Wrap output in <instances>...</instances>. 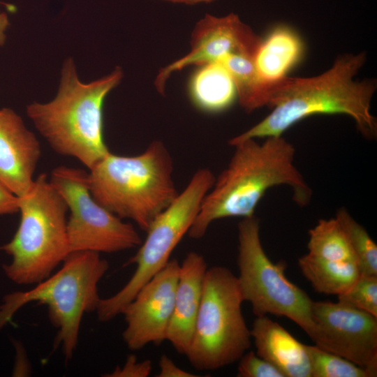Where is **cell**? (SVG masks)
I'll return each mask as SVG.
<instances>
[{"label": "cell", "instance_id": "10", "mask_svg": "<svg viewBox=\"0 0 377 377\" xmlns=\"http://www.w3.org/2000/svg\"><path fill=\"white\" fill-rule=\"evenodd\" d=\"M49 180L70 211L67 234L71 252L112 253L142 244V238L132 224L124 222L93 198L88 172L61 165L52 171Z\"/></svg>", "mask_w": 377, "mask_h": 377}, {"label": "cell", "instance_id": "8", "mask_svg": "<svg viewBox=\"0 0 377 377\" xmlns=\"http://www.w3.org/2000/svg\"><path fill=\"white\" fill-rule=\"evenodd\" d=\"M214 180L209 169H198L184 191L152 221L138 251L125 263L136 265L133 274L115 294L101 299L96 310L98 320L108 322L121 314L138 292L168 264L175 247L188 234Z\"/></svg>", "mask_w": 377, "mask_h": 377}, {"label": "cell", "instance_id": "21", "mask_svg": "<svg viewBox=\"0 0 377 377\" xmlns=\"http://www.w3.org/2000/svg\"><path fill=\"white\" fill-rule=\"evenodd\" d=\"M309 235V254L328 260L357 263L347 236L335 217L319 220Z\"/></svg>", "mask_w": 377, "mask_h": 377}, {"label": "cell", "instance_id": "1", "mask_svg": "<svg viewBox=\"0 0 377 377\" xmlns=\"http://www.w3.org/2000/svg\"><path fill=\"white\" fill-rule=\"evenodd\" d=\"M366 61V54L339 56L324 73L310 77L287 76L274 88L271 112L258 124L231 138L233 146L246 139L281 136L299 121L315 114H344L355 122L367 139L377 136V121L371 112L376 90L374 79L359 80L356 75Z\"/></svg>", "mask_w": 377, "mask_h": 377}, {"label": "cell", "instance_id": "6", "mask_svg": "<svg viewBox=\"0 0 377 377\" xmlns=\"http://www.w3.org/2000/svg\"><path fill=\"white\" fill-rule=\"evenodd\" d=\"M67 205L45 173L19 197L20 221L13 238L0 246L10 256L6 276L19 285H35L50 276L71 253Z\"/></svg>", "mask_w": 377, "mask_h": 377}, {"label": "cell", "instance_id": "13", "mask_svg": "<svg viewBox=\"0 0 377 377\" xmlns=\"http://www.w3.org/2000/svg\"><path fill=\"white\" fill-rule=\"evenodd\" d=\"M262 40L235 13L223 17L207 14L194 27L190 52L161 68L155 79V87L159 93L163 94L170 75L191 65L218 62L234 53L254 56Z\"/></svg>", "mask_w": 377, "mask_h": 377}, {"label": "cell", "instance_id": "17", "mask_svg": "<svg viewBox=\"0 0 377 377\" xmlns=\"http://www.w3.org/2000/svg\"><path fill=\"white\" fill-rule=\"evenodd\" d=\"M302 53L300 37L288 26L276 27L263 39L253 63L258 78L269 90L270 99L274 87L287 77V73L300 59Z\"/></svg>", "mask_w": 377, "mask_h": 377}, {"label": "cell", "instance_id": "14", "mask_svg": "<svg viewBox=\"0 0 377 377\" xmlns=\"http://www.w3.org/2000/svg\"><path fill=\"white\" fill-rule=\"evenodd\" d=\"M41 154L38 140L10 108L0 109V180L17 196L31 188Z\"/></svg>", "mask_w": 377, "mask_h": 377}, {"label": "cell", "instance_id": "28", "mask_svg": "<svg viewBox=\"0 0 377 377\" xmlns=\"http://www.w3.org/2000/svg\"><path fill=\"white\" fill-rule=\"evenodd\" d=\"M159 373L158 377H196L198 376L188 372L180 367L166 355H162L158 362Z\"/></svg>", "mask_w": 377, "mask_h": 377}, {"label": "cell", "instance_id": "20", "mask_svg": "<svg viewBox=\"0 0 377 377\" xmlns=\"http://www.w3.org/2000/svg\"><path fill=\"white\" fill-rule=\"evenodd\" d=\"M253 57L247 54L234 53L218 61L232 76L239 104L248 112L269 106L270 101L269 90L258 77Z\"/></svg>", "mask_w": 377, "mask_h": 377}, {"label": "cell", "instance_id": "7", "mask_svg": "<svg viewBox=\"0 0 377 377\" xmlns=\"http://www.w3.org/2000/svg\"><path fill=\"white\" fill-rule=\"evenodd\" d=\"M237 277L227 267L207 268L191 341L185 355L193 367L214 371L232 364L249 349L250 330L242 311Z\"/></svg>", "mask_w": 377, "mask_h": 377}, {"label": "cell", "instance_id": "30", "mask_svg": "<svg viewBox=\"0 0 377 377\" xmlns=\"http://www.w3.org/2000/svg\"><path fill=\"white\" fill-rule=\"evenodd\" d=\"M173 3H186V4H195L199 3H207L212 2L215 0H164Z\"/></svg>", "mask_w": 377, "mask_h": 377}, {"label": "cell", "instance_id": "4", "mask_svg": "<svg viewBox=\"0 0 377 377\" xmlns=\"http://www.w3.org/2000/svg\"><path fill=\"white\" fill-rule=\"evenodd\" d=\"M89 170L93 198L145 232L179 193L173 180L172 156L161 140H154L136 156L110 151Z\"/></svg>", "mask_w": 377, "mask_h": 377}, {"label": "cell", "instance_id": "19", "mask_svg": "<svg viewBox=\"0 0 377 377\" xmlns=\"http://www.w3.org/2000/svg\"><path fill=\"white\" fill-rule=\"evenodd\" d=\"M298 265L313 289L327 295L338 296L346 292L361 274L354 261L328 260L309 253L299 258Z\"/></svg>", "mask_w": 377, "mask_h": 377}, {"label": "cell", "instance_id": "24", "mask_svg": "<svg viewBox=\"0 0 377 377\" xmlns=\"http://www.w3.org/2000/svg\"><path fill=\"white\" fill-rule=\"evenodd\" d=\"M338 301L377 317V275L360 274Z\"/></svg>", "mask_w": 377, "mask_h": 377}, {"label": "cell", "instance_id": "12", "mask_svg": "<svg viewBox=\"0 0 377 377\" xmlns=\"http://www.w3.org/2000/svg\"><path fill=\"white\" fill-rule=\"evenodd\" d=\"M180 263L176 259L148 281L122 309L126 327L122 338L128 348L138 350L166 340L172 313Z\"/></svg>", "mask_w": 377, "mask_h": 377}, {"label": "cell", "instance_id": "23", "mask_svg": "<svg viewBox=\"0 0 377 377\" xmlns=\"http://www.w3.org/2000/svg\"><path fill=\"white\" fill-rule=\"evenodd\" d=\"M311 377H373L367 369L316 345H306Z\"/></svg>", "mask_w": 377, "mask_h": 377}, {"label": "cell", "instance_id": "27", "mask_svg": "<svg viewBox=\"0 0 377 377\" xmlns=\"http://www.w3.org/2000/svg\"><path fill=\"white\" fill-rule=\"evenodd\" d=\"M19 212V197L0 180V216Z\"/></svg>", "mask_w": 377, "mask_h": 377}, {"label": "cell", "instance_id": "15", "mask_svg": "<svg viewBox=\"0 0 377 377\" xmlns=\"http://www.w3.org/2000/svg\"><path fill=\"white\" fill-rule=\"evenodd\" d=\"M207 268L204 257L195 251L188 253L180 264L173 310L166 335V341L180 354H186L191 341Z\"/></svg>", "mask_w": 377, "mask_h": 377}, {"label": "cell", "instance_id": "2", "mask_svg": "<svg viewBox=\"0 0 377 377\" xmlns=\"http://www.w3.org/2000/svg\"><path fill=\"white\" fill-rule=\"evenodd\" d=\"M235 151L205 195L188 235L205 236L216 220L254 216L259 201L273 186L287 185L293 200L306 205L312 191L294 162L295 149L282 135L265 138L262 143L246 139L232 146Z\"/></svg>", "mask_w": 377, "mask_h": 377}, {"label": "cell", "instance_id": "18", "mask_svg": "<svg viewBox=\"0 0 377 377\" xmlns=\"http://www.w3.org/2000/svg\"><path fill=\"white\" fill-rule=\"evenodd\" d=\"M189 91L193 104L209 113L226 110L237 96L232 77L220 62L201 65L192 77Z\"/></svg>", "mask_w": 377, "mask_h": 377}, {"label": "cell", "instance_id": "5", "mask_svg": "<svg viewBox=\"0 0 377 377\" xmlns=\"http://www.w3.org/2000/svg\"><path fill=\"white\" fill-rule=\"evenodd\" d=\"M109 269L108 262L93 251L71 252L54 274L27 290L5 295L0 305V330L24 306L37 302L47 307L48 318L57 329L54 348L66 360L76 350L84 315L96 311L101 297L98 284Z\"/></svg>", "mask_w": 377, "mask_h": 377}, {"label": "cell", "instance_id": "3", "mask_svg": "<svg viewBox=\"0 0 377 377\" xmlns=\"http://www.w3.org/2000/svg\"><path fill=\"white\" fill-rule=\"evenodd\" d=\"M123 77L120 68L89 83L82 82L72 59L65 61L57 96L32 103L27 113L57 154L76 158L89 170L110 150L103 136V108L107 95Z\"/></svg>", "mask_w": 377, "mask_h": 377}, {"label": "cell", "instance_id": "9", "mask_svg": "<svg viewBox=\"0 0 377 377\" xmlns=\"http://www.w3.org/2000/svg\"><path fill=\"white\" fill-rule=\"evenodd\" d=\"M239 275L237 281L244 302L251 304L256 316H286L309 336L313 329L312 300L285 275V263L268 258L260 237V222L254 216L238 223Z\"/></svg>", "mask_w": 377, "mask_h": 377}, {"label": "cell", "instance_id": "11", "mask_svg": "<svg viewBox=\"0 0 377 377\" xmlns=\"http://www.w3.org/2000/svg\"><path fill=\"white\" fill-rule=\"evenodd\" d=\"M311 318L316 346L377 376V317L339 301H313Z\"/></svg>", "mask_w": 377, "mask_h": 377}, {"label": "cell", "instance_id": "25", "mask_svg": "<svg viewBox=\"0 0 377 377\" xmlns=\"http://www.w3.org/2000/svg\"><path fill=\"white\" fill-rule=\"evenodd\" d=\"M238 377H285L273 364L254 351L246 352L238 360Z\"/></svg>", "mask_w": 377, "mask_h": 377}, {"label": "cell", "instance_id": "26", "mask_svg": "<svg viewBox=\"0 0 377 377\" xmlns=\"http://www.w3.org/2000/svg\"><path fill=\"white\" fill-rule=\"evenodd\" d=\"M152 362L150 360L138 361L136 356H127L122 367L117 366L111 373L104 375L108 377H147L151 374Z\"/></svg>", "mask_w": 377, "mask_h": 377}, {"label": "cell", "instance_id": "29", "mask_svg": "<svg viewBox=\"0 0 377 377\" xmlns=\"http://www.w3.org/2000/svg\"><path fill=\"white\" fill-rule=\"evenodd\" d=\"M9 26V20L5 13L0 12V45H3L6 40V31Z\"/></svg>", "mask_w": 377, "mask_h": 377}, {"label": "cell", "instance_id": "16", "mask_svg": "<svg viewBox=\"0 0 377 377\" xmlns=\"http://www.w3.org/2000/svg\"><path fill=\"white\" fill-rule=\"evenodd\" d=\"M256 354L276 367L285 377H311L306 345L267 315L256 316L250 330Z\"/></svg>", "mask_w": 377, "mask_h": 377}, {"label": "cell", "instance_id": "22", "mask_svg": "<svg viewBox=\"0 0 377 377\" xmlns=\"http://www.w3.org/2000/svg\"><path fill=\"white\" fill-rule=\"evenodd\" d=\"M335 218L347 236L361 274L377 275V246L366 229L345 208L339 209Z\"/></svg>", "mask_w": 377, "mask_h": 377}]
</instances>
